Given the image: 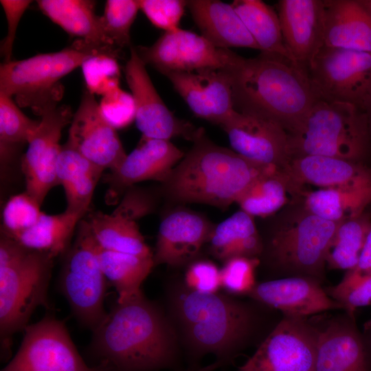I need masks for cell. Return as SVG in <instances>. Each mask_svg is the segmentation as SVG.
Here are the masks:
<instances>
[{
    "instance_id": "6da1fadb",
    "label": "cell",
    "mask_w": 371,
    "mask_h": 371,
    "mask_svg": "<svg viewBox=\"0 0 371 371\" xmlns=\"http://www.w3.org/2000/svg\"><path fill=\"white\" fill-rule=\"evenodd\" d=\"M164 308L181 350L194 363L207 355L224 364L251 346H258L278 323L274 309L249 298L188 288L181 277L164 286Z\"/></svg>"
},
{
    "instance_id": "7a4b0ae2",
    "label": "cell",
    "mask_w": 371,
    "mask_h": 371,
    "mask_svg": "<svg viewBox=\"0 0 371 371\" xmlns=\"http://www.w3.org/2000/svg\"><path fill=\"white\" fill-rule=\"evenodd\" d=\"M181 348L164 308L140 291L117 298L92 330L90 356L115 371L174 368ZM97 363V364H98Z\"/></svg>"
},
{
    "instance_id": "3957f363",
    "label": "cell",
    "mask_w": 371,
    "mask_h": 371,
    "mask_svg": "<svg viewBox=\"0 0 371 371\" xmlns=\"http://www.w3.org/2000/svg\"><path fill=\"white\" fill-rule=\"evenodd\" d=\"M225 70L235 110L272 121L288 133L318 100L307 72L277 54L261 52L252 58L238 55Z\"/></svg>"
},
{
    "instance_id": "277c9868",
    "label": "cell",
    "mask_w": 371,
    "mask_h": 371,
    "mask_svg": "<svg viewBox=\"0 0 371 371\" xmlns=\"http://www.w3.org/2000/svg\"><path fill=\"white\" fill-rule=\"evenodd\" d=\"M192 142L159 186L163 198L174 205L200 203L225 210L260 175L275 167L255 164L216 144L201 128Z\"/></svg>"
},
{
    "instance_id": "5b68a950",
    "label": "cell",
    "mask_w": 371,
    "mask_h": 371,
    "mask_svg": "<svg viewBox=\"0 0 371 371\" xmlns=\"http://www.w3.org/2000/svg\"><path fill=\"white\" fill-rule=\"evenodd\" d=\"M288 134L291 159L324 156L359 161L366 155L371 140L365 111L319 99Z\"/></svg>"
},
{
    "instance_id": "8992f818",
    "label": "cell",
    "mask_w": 371,
    "mask_h": 371,
    "mask_svg": "<svg viewBox=\"0 0 371 371\" xmlns=\"http://www.w3.org/2000/svg\"><path fill=\"white\" fill-rule=\"evenodd\" d=\"M119 51L79 38L58 52L3 63L0 67V92L14 96L19 106L30 107L40 115L45 106L62 98V78L89 58L100 54L117 58Z\"/></svg>"
},
{
    "instance_id": "52a82bcc",
    "label": "cell",
    "mask_w": 371,
    "mask_h": 371,
    "mask_svg": "<svg viewBox=\"0 0 371 371\" xmlns=\"http://www.w3.org/2000/svg\"><path fill=\"white\" fill-rule=\"evenodd\" d=\"M339 223L297 207L283 217L263 240L267 264L281 274L323 283L329 245Z\"/></svg>"
},
{
    "instance_id": "ba28073f",
    "label": "cell",
    "mask_w": 371,
    "mask_h": 371,
    "mask_svg": "<svg viewBox=\"0 0 371 371\" xmlns=\"http://www.w3.org/2000/svg\"><path fill=\"white\" fill-rule=\"evenodd\" d=\"M54 258L48 252L30 249L17 261L0 267L2 359L10 357L13 335L29 325L35 310L50 308L48 289Z\"/></svg>"
},
{
    "instance_id": "9c48e42d",
    "label": "cell",
    "mask_w": 371,
    "mask_h": 371,
    "mask_svg": "<svg viewBox=\"0 0 371 371\" xmlns=\"http://www.w3.org/2000/svg\"><path fill=\"white\" fill-rule=\"evenodd\" d=\"M99 247L87 221L81 219L74 241L64 254L57 284L75 318L91 331L107 313V280L100 265Z\"/></svg>"
},
{
    "instance_id": "30bf717a",
    "label": "cell",
    "mask_w": 371,
    "mask_h": 371,
    "mask_svg": "<svg viewBox=\"0 0 371 371\" xmlns=\"http://www.w3.org/2000/svg\"><path fill=\"white\" fill-rule=\"evenodd\" d=\"M307 75L317 99L366 111L371 100V52L323 45Z\"/></svg>"
},
{
    "instance_id": "8fae6325",
    "label": "cell",
    "mask_w": 371,
    "mask_h": 371,
    "mask_svg": "<svg viewBox=\"0 0 371 371\" xmlns=\"http://www.w3.org/2000/svg\"><path fill=\"white\" fill-rule=\"evenodd\" d=\"M1 371H115L109 365H88L65 323L47 314L24 329L16 353Z\"/></svg>"
},
{
    "instance_id": "7c38bea8",
    "label": "cell",
    "mask_w": 371,
    "mask_h": 371,
    "mask_svg": "<svg viewBox=\"0 0 371 371\" xmlns=\"http://www.w3.org/2000/svg\"><path fill=\"white\" fill-rule=\"evenodd\" d=\"M319 332L306 317L282 316L236 371H314Z\"/></svg>"
},
{
    "instance_id": "4fadbf2b",
    "label": "cell",
    "mask_w": 371,
    "mask_h": 371,
    "mask_svg": "<svg viewBox=\"0 0 371 371\" xmlns=\"http://www.w3.org/2000/svg\"><path fill=\"white\" fill-rule=\"evenodd\" d=\"M139 57L164 75L203 69H227L238 54L216 47L202 35L180 27L164 34L150 46L135 47Z\"/></svg>"
},
{
    "instance_id": "5bb4252c",
    "label": "cell",
    "mask_w": 371,
    "mask_h": 371,
    "mask_svg": "<svg viewBox=\"0 0 371 371\" xmlns=\"http://www.w3.org/2000/svg\"><path fill=\"white\" fill-rule=\"evenodd\" d=\"M73 114L66 105L52 104L41 111L40 124L30 139L21 159L25 192L41 205L49 190L58 185L56 165L62 146V130L70 124Z\"/></svg>"
},
{
    "instance_id": "9a60e30c",
    "label": "cell",
    "mask_w": 371,
    "mask_h": 371,
    "mask_svg": "<svg viewBox=\"0 0 371 371\" xmlns=\"http://www.w3.org/2000/svg\"><path fill=\"white\" fill-rule=\"evenodd\" d=\"M130 57L124 72L135 106V121L142 137L170 140L182 137L192 142L199 129L177 117L165 104L135 47L130 46Z\"/></svg>"
},
{
    "instance_id": "2e32d148",
    "label": "cell",
    "mask_w": 371,
    "mask_h": 371,
    "mask_svg": "<svg viewBox=\"0 0 371 371\" xmlns=\"http://www.w3.org/2000/svg\"><path fill=\"white\" fill-rule=\"evenodd\" d=\"M66 144L104 170H115L127 155L116 129L87 89L73 115Z\"/></svg>"
},
{
    "instance_id": "e0dca14e",
    "label": "cell",
    "mask_w": 371,
    "mask_h": 371,
    "mask_svg": "<svg viewBox=\"0 0 371 371\" xmlns=\"http://www.w3.org/2000/svg\"><path fill=\"white\" fill-rule=\"evenodd\" d=\"M215 225L201 214L183 207L168 212L159 224L153 260L177 269L199 258Z\"/></svg>"
},
{
    "instance_id": "ac0fdd59",
    "label": "cell",
    "mask_w": 371,
    "mask_h": 371,
    "mask_svg": "<svg viewBox=\"0 0 371 371\" xmlns=\"http://www.w3.org/2000/svg\"><path fill=\"white\" fill-rule=\"evenodd\" d=\"M221 127L232 149L250 161L284 169L291 159L289 134L272 121L236 111Z\"/></svg>"
},
{
    "instance_id": "d6986e66",
    "label": "cell",
    "mask_w": 371,
    "mask_h": 371,
    "mask_svg": "<svg viewBox=\"0 0 371 371\" xmlns=\"http://www.w3.org/2000/svg\"><path fill=\"white\" fill-rule=\"evenodd\" d=\"M166 76L196 117L221 126L236 113L226 70L203 69Z\"/></svg>"
},
{
    "instance_id": "ffe728a7",
    "label": "cell",
    "mask_w": 371,
    "mask_h": 371,
    "mask_svg": "<svg viewBox=\"0 0 371 371\" xmlns=\"http://www.w3.org/2000/svg\"><path fill=\"white\" fill-rule=\"evenodd\" d=\"M322 284L309 278L288 276L257 282L247 297L287 317H307L328 311L343 310Z\"/></svg>"
},
{
    "instance_id": "44dd1931",
    "label": "cell",
    "mask_w": 371,
    "mask_h": 371,
    "mask_svg": "<svg viewBox=\"0 0 371 371\" xmlns=\"http://www.w3.org/2000/svg\"><path fill=\"white\" fill-rule=\"evenodd\" d=\"M276 8L285 46L295 63L307 72L324 45V0H280Z\"/></svg>"
},
{
    "instance_id": "7402d4cb",
    "label": "cell",
    "mask_w": 371,
    "mask_h": 371,
    "mask_svg": "<svg viewBox=\"0 0 371 371\" xmlns=\"http://www.w3.org/2000/svg\"><path fill=\"white\" fill-rule=\"evenodd\" d=\"M170 140L142 137L140 144L115 170L103 177L111 199L127 188L148 180L162 183L184 156Z\"/></svg>"
},
{
    "instance_id": "603a6c76",
    "label": "cell",
    "mask_w": 371,
    "mask_h": 371,
    "mask_svg": "<svg viewBox=\"0 0 371 371\" xmlns=\"http://www.w3.org/2000/svg\"><path fill=\"white\" fill-rule=\"evenodd\" d=\"M366 341L353 315L332 318L320 329L314 371H370Z\"/></svg>"
},
{
    "instance_id": "cb8c5ba5",
    "label": "cell",
    "mask_w": 371,
    "mask_h": 371,
    "mask_svg": "<svg viewBox=\"0 0 371 371\" xmlns=\"http://www.w3.org/2000/svg\"><path fill=\"white\" fill-rule=\"evenodd\" d=\"M283 170L300 188H357L371 186V168L359 161L324 156L293 158Z\"/></svg>"
},
{
    "instance_id": "d4e9b609",
    "label": "cell",
    "mask_w": 371,
    "mask_h": 371,
    "mask_svg": "<svg viewBox=\"0 0 371 371\" xmlns=\"http://www.w3.org/2000/svg\"><path fill=\"white\" fill-rule=\"evenodd\" d=\"M201 35L216 47H259L232 4L218 0L187 1Z\"/></svg>"
},
{
    "instance_id": "484cf974",
    "label": "cell",
    "mask_w": 371,
    "mask_h": 371,
    "mask_svg": "<svg viewBox=\"0 0 371 371\" xmlns=\"http://www.w3.org/2000/svg\"><path fill=\"white\" fill-rule=\"evenodd\" d=\"M326 46L371 52V16L359 0H324Z\"/></svg>"
},
{
    "instance_id": "4316f807",
    "label": "cell",
    "mask_w": 371,
    "mask_h": 371,
    "mask_svg": "<svg viewBox=\"0 0 371 371\" xmlns=\"http://www.w3.org/2000/svg\"><path fill=\"white\" fill-rule=\"evenodd\" d=\"M104 170L66 143L56 165L58 185H62L67 210L84 216L89 209L93 192Z\"/></svg>"
},
{
    "instance_id": "83f0119b",
    "label": "cell",
    "mask_w": 371,
    "mask_h": 371,
    "mask_svg": "<svg viewBox=\"0 0 371 371\" xmlns=\"http://www.w3.org/2000/svg\"><path fill=\"white\" fill-rule=\"evenodd\" d=\"M42 12L72 36L102 47L119 49L106 34L101 16L88 0H39Z\"/></svg>"
},
{
    "instance_id": "f1b7e54d",
    "label": "cell",
    "mask_w": 371,
    "mask_h": 371,
    "mask_svg": "<svg viewBox=\"0 0 371 371\" xmlns=\"http://www.w3.org/2000/svg\"><path fill=\"white\" fill-rule=\"evenodd\" d=\"M305 192L282 169L271 167L251 183L236 203L251 216L264 218L303 197Z\"/></svg>"
},
{
    "instance_id": "f546056e",
    "label": "cell",
    "mask_w": 371,
    "mask_h": 371,
    "mask_svg": "<svg viewBox=\"0 0 371 371\" xmlns=\"http://www.w3.org/2000/svg\"><path fill=\"white\" fill-rule=\"evenodd\" d=\"M254 218L240 210L215 225L207 243L210 254L223 262L238 256L260 258L263 240Z\"/></svg>"
},
{
    "instance_id": "4dcf8cb0",
    "label": "cell",
    "mask_w": 371,
    "mask_h": 371,
    "mask_svg": "<svg viewBox=\"0 0 371 371\" xmlns=\"http://www.w3.org/2000/svg\"><path fill=\"white\" fill-rule=\"evenodd\" d=\"M86 220L102 249L153 257L135 221L113 212L99 211L90 212Z\"/></svg>"
},
{
    "instance_id": "1f68e13d",
    "label": "cell",
    "mask_w": 371,
    "mask_h": 371,
    "mask_svg": "<svg viewBox=\"0 0 371 371\" xmlns=\"http://www.w3.org/2000/svg\"><path fill=\"white\" fill-rule=\"evenodd\" d=\"M302 201V206L311 213L327 221L339 223L366 211L371 203V186L306 191Z\"/></svg>"
},
{
    "instance_id": "d6a6232c",
    "label": "cell",
    "mask_w": 371,
    "mask_h": 371,
    "mask_svg": "<svg viewBox=\"0 0 371 371\" xmlns=\"http://www.w3.org/2000/svg\"><path fill=\"white\" fill-rule=\"evenodd\" d=\"M82 217L67 210L53 215L43 212L32 227L9 236L30 249L46 251L56 258L68 249L74 232Z\"/></svg>"
},
{
    "instance_id": "836d02e7",
    "label": "cell",
    "mask_w": 371,
    "mask_h": 371,
    "mask_svg": "<svg viewBox=\"0 0 371 371\" xmlns=\"http://www.w3.org/2000/svg\"><path fill=\"white\" fill-rule=\"evenodd\" d=\"M231 4L262 52L297 65L285 46L277 12L260 0H235Z\"/></svg>"
},
{
    "instance_id": "e575fe53",
    "label": "cell",
    "mask_w": 371,
    "mask_h": 371,
    "mask_svg": "<svg viewBox=\"0 0 371 371\" xmlns=\"http://www.w3.org/2000/svg\"><path fill=\"white\" fill-rule=\"evenodd\" d=\"M101 269L115 289L117 298H124L142 291V285L155 267L153 257L98 250Z\"/></svg>"
},
{
    "instance_id": "d590c367",
    "label": "cell",
    "mask_w": 371,
    "mask_h": 371,
    "mask_svg": "<svg viewBox=\"0 0 371 371\" xmlns=\"http://www.w3.org/2000/svg\"><path fill=\"white\" fill-rule=\"evenodd\" d=\"M370 229L369 212L339 222L328 249L326 267L346 271L355 268Z\"/></svg>"
},
{
    "instance_id": "8d00e7d4",
    "label": "cell",
    "mask_w": 371,
    "mask_h": 371,
    "mask_svg": "<svg viewBox=\"0 0 371 371\" xmlns=\"http://www.w3.org/2000/svg\"><path fill=\"white\" fill-rule=\"evenodd\" d=\"M40 124L25 115L12 98L0 92V161L1 170L12 164Z\"/></svg>"
},
{
    "instance_id": "74e56055",
    "label": "cell",
    "mask_w": 371,
    "mask_h": 371,
    "mask_svg": "<svg viewBox=\"0 0 371 371\" xmlns=\"http://www.w3.org/2000/svg\"><path fill=\"white\" fill-rule=\"evenodd\" d=\"M139 10V0H108L101 16L107 36L120 49L130 45L131 27Z\"/></svg>"
},
{
    "instance_id": "f35d334b",
    "label": "cell",
    "mask_w": 371,
    "mask_h": 371,
    "mask_svg": "<svg viewBox=\"0 0 371 371\" xmlns=\"http://www.w3.org/2000/svg\"><path fill=\"white\" fill-rule=\"evenodd\" d=\"M40 203L25 191L11 196L2 212L1 232L13 236L35 225L43 212Z\"/></svg>"
},
{
    "instance_id": "ab89813d",
    "label": "cell",
    "mask_w": 371,
    "mask_h": 371,
    "mask_svg": "<svg viewBox=\"0 0 371 371\" xmlns=\"http://www.w3.org/2000/svg\"><path fill=\"white\" fill-rule=\"evenodd\" d=\"M221 269V285L231 295H246L256 284V271L259 258L238 256L223 262Z\"/></svg>"
},
{
    "instance_id": "60d3db41",
    "label": "cell",
    "mask_w": 371,
    "mask_h": 371,
    "mask_svg": "<svg viewBox=\"0 0 371 371\" xmlns=\"http://www.w3.org/2000/svg\"><path fill=\"white\" fill-rule=\"evenodd\" d=\"M115 57L94 56L82 65L86 89L103 96L119 87L120 67Z\"/></svg>"
},
{
    "instance_id": "b9f144b4",
    "label": "cell",
    "mask_w": 371,
    "mask_h": 371,
    "mask_svg": "<svg viewBox=\"0 0 371 371\" xmlns=\"http://www.w3.org/2000/svg\"><path fill=\"white\" fill-rule=\"evenodd\" d=\"M324 289L351 315L357 308L371 306V275L356 276L346 272L337 284Z\"/></svg>"
},
{
    "instance_id": "7bdbcfd3",
    "label": "cell",
    "mask_w": 371,
    "mask_h": 371,
    "mask_svg": "<svg viewBox=\"0 0 371 371\" xmlns=\"http://www.w3.org/2000/svg\"><path fill=\"white\" fill-rule=\"evenodd\" d=\"M163 198L160 187L143 188L133 186L126 190L122 199L113 213L133 221L153 214Z\"/></svg>"
},
{
    "instance_id": "ee69618b",
    "label": "cell",
    "mask_w": 371,
    "mask_h": 371,
    "mask_svg": "<svg viewBox=\"0 0 371 371\" xmlns=\"http://www.w3.org/2000/svg\"><path fill=\"white\" fill-rule=\"evenodd\" d=\"M141 10L150 23L164 32L179 28V23L187 7L183 0H139Z\"/></svg>"
},
{
    "instance_id": "f6af8a7d",
    "label": "cell",
    "mask_w": 371,
    "mask_h": 371,
    "mask_svg": "<svg viewBox=\"0 0 371 371\" xmlns=\"http://www.w3.org/2000/svg\"><path fill=\"white\" fill-rule=\"evenodd\" d=\"M182 280L188 288L199 293H217L221 288V269L206 259L198 258L188 265Z\"/></svg>"
},
{
    "instance_id": "bcb514c9",
    "label": "cell",
    "mask_w": 371,
    "mask_h": 371,
    "mask_svg": "<svg viewBox=\"0 0 371 371\" xmlns=\"http://www.w3.org/2000/svg\"><path fill=\"white\" fill-rule=\"evenodd\" d=\"M100 106L105 118L115 129L125 127L135 120L132 95L120 87L104 95Z\"/></svg>"
},
{
    "instance_id": "7dc6e473",
    "label": "cell",
    "mask_w": 371,
    "mask_h": 371,
    "mask_svg": "<svg viewBox=\"0 0 371 371\" xmlns=\"http://www.w3.org/2000/svg\"><path fill=\"white\" fill-rule=\"evenodd\" d=\"M0 3L5 12L8 31L1 46V53L4 57L3 63L11 61L13 45L19 21L32 1L27 0H1Z\"/></svg>"
},
{
    "instance_id": "c3c4849f",
    "label": "cell",
    "mask_w": 371,
    "mask_h": 371,
    "mask_svg": "<svg viewBox=\"0 0 371 371\" xmlns=\"http://www.w3.org/2000/svg\"><path fill=\"white\" fill-rule=\"evenodd\" d=\"M346 273L356 276L371 275V229L356 267Z\"/></svg>"
},
{
    "instance_id": "681fc988",
    "label": "cell",
    "mask_w": 371,
    "mask_h": 371,
    "mask_svg": "<svg viewBox=\"0 0 371 371\" xmlns=\"http://www.w3.org/2000/svg\"><path fill=\"white\" fill-rule=\"evenodd\" d=\"M215 370V367L213 364H210L204 367L199 366H191L186 371H213Z\"/></svg>"
},
{
    "instance_id": "f907efd6",
    "label": "cell",
    "mask_w": 371,
    "mask_h": 371,
    "mask_svg": "<svg viewBox=\"0 0 371 371\" xmlns=\"http://www.w3.org/2000/svg\"><path fill=\"white\" fill-rule=\"evenodd\" d=\"M366 112L368 116L369 131H370V139H371V100L367 106Z\"/></svg>"
},
{
    "instance_id": "816d5d0a",
    "label": "cell",
    "mask_w": 371,
    "mask_h": 371,
    "mask_svg": "<svg viewBox=\"0 0 371 371\" xmlns=\"http://www.w3.org/2000/svg\"><path fill=\"white\" fill-rule=\"evenodd\" d=\"M362 6L371 16V0H359Z\"/></svg>"
},
{
    "instance_id": "f5cc1de1",
    "label": "cell",
    "mask_w": 371,
    "mask_h": 371,
    "mask_svg": "<svg viewBox=\"0 0 371 371\" xmlns=\"http://www.w3.org/2000/svg\"><path fill=\"white\" fill-rule=\"evenodd\" d=\"M364 331L368 339L371 340V319L365 323Z\"/></svg>"
}]
</instances>
